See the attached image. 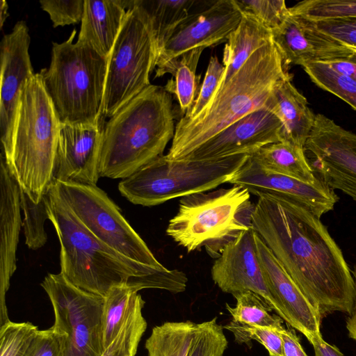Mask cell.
I'll return each instance as SVG.
<instances>
[{
  "label": "cell",
  "mask_w": 356,
  "mask_h": 356,
  "mask_svg": "<svg viewBox=\"0 0 356 356\" xmlns=\"http://www.w3.org/2000/svg\"><path fill=\"white\" fill-rule=\"evenodd\" d=\"M252 222L322 318L335 312H353L354 278L321 218L289 199L263 195Z\"/></svg>",
  "instance_id": "6da1fadb"
},
{
  "label": "cell",
  "mask_w": 356,
  "mask_h": 356,
  "mask_svg": "<svg viewBox=\"0 0 356 356\" xmlns=\"http://www.w3.org/2000/svg\"><path fill=\"white\" fill-rule=\"evenodd\" d=\"M48 219L57 234L60 273L74 286L104 297L113 287L139 291L157 289L184 292L188 278L181 270L158 268L124 257L93 236L79 221L54 186L46 195Z\"/></svg>",
  "instance_id": "7a4b0ae2"
},
{
  "label": "cell",
  "mask_w": 356,
  "mask_h": 356,
  "mask_svg": "<svg viewBox=\"0 0 356 356\" xmlns=\"http://www.w3.org/2000/svg\"><path fill=\"white\" fill-rule=\"evenodd\" d=\"M175 131L172 95L149 85L104 124L99 177L125 179L163 156Z\"/></svg>",
  "instance_id": "3957f363"
},
{
  "label": "cell",
  "mask_w": 356,
  "mask_h": 356,
  "mask_svg": "<svg viewBox=\"0 0 356 356\" xmlns=\"http://www.w3.org/2000/svg\"><path fill=\"white\" fill-rule=\"evenodd\" d=\"M288 74L273 40L257 49L197 116L181 118L166 158L184 159L234 122L265 106L276 83Z\"/></svg>",
  "instance_id": "277c9868"
},
{
  "label": "cell",
  "mask_w": 356,
  "mask_h": 356,
  "mask_svg": "<svg viewBox=\"0 0 356 356\" xmlns=\"http://www.w3.org/2000/svg\"><path fill=\"white\" fill-rule=\"evenodd\" d=\"M60 122L40 73L21 92L11 147L3 155L19 190L35 204L51 188Z\"/></svg>",
  "instance_id": "5b68a950"
},
{
  "label": "cell",
  "mask_w": 356,
  "mask_h": 356,
  "mask_svg": "<svg viewBox=\"0 0 356 356\" xmlns=\"http://www.w3.org/2000/svg\"><path fill=\"white\" fill-rule=\"evenodd\" d=\"M76 33L53 42L50 65L39 73L60 123L98 124L105 122L101 111L108 58L73 42Z\"/></svg>",
  "instance_id": "8992f818"
},
{
  "label": "cell",
  "mask_w": 356,
  "mask_h": 356,
  "mask_svg": "<svg viewBox=\"0 0 356 356\" xmlns=\"http://www.w3.org/2000/svg\"><path fill=\"white\" fill-rule=\"evenodd\" d=\"M254 207L250 192L238 185L186 195L166 234L188 252L204 247L217 259L229 243L252 228Z\"/></svg>",
  "instance_id": "52a82bcc"
},
{
  "label": "cell",
  "mask_w": 356,
  "mask_h": 356,
  "mask_svg": "<svg viewBox=\"0 0 356 356\" xmlns=\"http://www.w3.org/2000/svg\"><path fill=\"white\" fill-rule=\"evenodd\" d=\"M249 156L237 154L211 160L172 161L163 155L122 179L118 190L134 204L159 205L228 183Z\"/></svg>",
  "instance_id": "ba28073f"
},
{
  "label": "cell",
  "mask_w": 356,
  "mask_h": 356,
  "mask_svg": "<svg viewBox=\"0 0 356 356\" xmlns=\"http://www.w3.org/2000/svg\"><path fill=\"white\" fill-rule=\"evenodd\" d=\"M119 35L108 58L101 115L110 118L150 84L156 66L158 49L142 13L129 0Z\"/></svg>",
  "instance_id": "9c48e42d"
},
{
  "label": "cell",
  "mask_w": 356,
  "mask_h": 356,
  "mask_svg": "<svg viewBox=\"0 0 356 356\" xmlns=\"http://www.w3.org/2000/svg\"><path fill=\"white\" fill-rule=\"evenodd\" d=\"M53 186L83 226L98 240L138 263L162 268L120 208L97 185L55 181Z\"/></svg>",
  "instance_id": "30bf717a"
},
{
  "label": "cell",
  "mask_w": 356,
  "mask_h": 356,
  "mask_svg": "<svg viewBox=\"0 0 356 356\" xmlns=\"http://www.w3.org/2000/svg\"><path fill=\"white\" fill-rule=\"evenodd\" d=\"M53 307L51 327L58 334L63 356H102L104 297L70 282L60 272L41 283Z\"/></svg>",
  "instance_id": "8fae6325"
},
{
  "label": "cell",
  "mask_w": 356,
  "mask_h": 356,
  "mask_svg": "<svg viewBox=\"0 0 356 356\" xmlns=\"http://www.w3.org/2000/svg\"><path fill=\"white\" fill-rule=\"evenodd\" d=\"M304 149L318 177L356 201V134L318 113Z\"/></svg>",
  "instance_id": "7c38bea8"
},
{
  "label": "cell",
  "mask_w": 356,
  "mask_h": 356,
  "mask_svg": "<svg viewBox=\"0 0 356 356\" xmlns=\"http://www.w3.org/2000/svg\"><path fill=\"white\" fill-rule=\"evenodd\" d=\"M243 12L235 0H218L191 13L174 30L159 51L156 67L197 48L227 41L239 24Z\"/></svg>",
  "instance_id": "4fadbf2b"
},
{
  "label": "cell",
  "mask_w": 356,
  "mask_h": 356,
  "mask_svg": "<svg viewBox=\"0 0 356 356\" xmlns=\"http://www.w3.org/2000/svg\"><path fill=\"white\" fill-rule=\"evenodd\" d=\"M30 35L24 21H19L0 44V133L3 155L10 151L21 92L33 76L29 55Z\"/></svg>",
  "instance_id": "5bb4252c"
},
{
  "label": "cell",
  "mask_w": 356,
  "mask_h": 356,
  "mask_svg": "<svg viewBox=\"0 0 356 356\" xmlns=\"http://www.w3.org/2000/svg\"><path fill=\"white\" fill-rule=\"evenodd\" d=\"M257 197L269 195L289 199L321 218L332 211L339 197L319 177L312 183L267 170L251 156L229 181Z\"/></svg>",
  "instance_id": "9a60e30c"
},
{
  "label": "cell",
  "mask_w": 356,
  "mask_h": 356,
  "mask_svg": "<svg viewBox=\"0 0 356 356\" xmlns=\"http://www.w3.org/2000/svg\"><path fill=\"white\" fill-rule=\"evenodd\" d=\"M254 239L264 277L277 316L308 341L322 336L320 331L322 318L318 311L255 231Z\"/></svg>",
  "instance_id": "2e32d148"
},
{
  "label": "cell",
  "mask_w": 356,
  "mask_h": 356,
  "mask_svg": "<svg viewBox=\"0 0 356 356\" xmlns=\"http://www.w3.org/2000/svg\"><path fill=\"white\" fill-rule=\"evenodd\" d=\"M282 123L268 108L257 109L220 131L183 159L211 160L252 155L266 145L282 141Z\"/></svg>",
  "instance_id": "e0dca14e"
},
{
  "label": "cell",
  "mask_w": 356,
  "mask_h": 356,
  "mask_svg": "<svg viewBox=\"0 0 356 356\" xmlns=\"http://www.w3.org/2000/svg\"><path fill=\"white\" fill-rule=\"evenodd\" d=\"M272 39L287 70L291 65L302 67L311 62L328 63L356 57L354 49L321 31L310 20L290 12L272 30Z\"/></svg>",
  "instance_id": "ac0fdd59"
},
{
  "label": "cell",
  "mask_w": 356,
  "mask_h": 356,
  "mask_svg": "<svg viewBox=\"0 0 356 356\" xmlns=\"http://www.w3.org/2000/svg\"><path fill=\"white\" fill-rule=\"evenodd\" d=\"M254 230L241 233L229 243L216 259L211 270V277L220 289L232 296L250 291L275 307L265 282L254 244Z\"/></svg>",
  "instance_id": "d6986e66"
},
{
  "label": "cell",
  "mask_w": 356,
  "mask_h": 356,
  "mask_svg": "<svg viewBox=\"0 0 356 356\" xmlns=\"http://www.w3.org/2000/svg\"><path fill=\"white\" fill-rule=\"evenodd\" d=\"M104 124L60 123L54 181L97 184Z\"/></svg>",
  "instance_id": "ffe728a7"
},
{
  "label": "cell",
  "mask_w": 356,
  "mask_h": 356,
  "mask_svg": "<svg viewBox=\"0 0 356 356\" xmlns=\"http://www.w3.org/2000/svg\"><path fill=\"white\" fill-rule=\"evenodd\" d=\"M19 188L2 154L0 164V327L8 322L6 293L17 269L21 218Z\"/></svg>",
  "instance_id": "44dd1931"
},
{
  "label": "cell",
  "mask_w": 356,
  "mask_h": 356,
  "mask_svg": "<svg viewBox=\"0 0 356 356\" xmlns=\"http://www.w3.org/2000/svg\"><path fill=\"white\" fill-rule=\"evenodd\" d=\"M282 123V140L304 147L312 130L316 114L309 107L306 97L291 82L288 74L273 88L266 102Z\"/></svg>",
  "instance_id": "7402d4cb"
},
{
  "label": "cell",
  "mask_w": 356,
  "mask_h": 356,
  "mask_svg": "<svg viewBox=\"0 0 356 356\" xmlns=\"http://www.w3.org/2000/svg\"><path fill=\"white\" fill-rule=\"evenodd\" d=\"M127 10L120 0H85L77 42L108 58L124 22Z\"/></svg>",
  "instance_id": "603a6c76"
},
{
  "label": "cell",
  "mask_w": 356,
  "mask_h": 356,
  "mask_svg": "<svg viewBox=\"0 0 356 356\" xmlns=\"http://www.w3.org/2000/svg\"><path fill=\"white\" fill-rule=\"evenodd\" d=\"M242 12L239 24L229 35L224 47L222 65L225 70L216 93L236 73L252 54L273 40L272 31L268 26L254 15Z\"/></svg>",
  "instance_id": "cb8c5ba5"
},
{
  "label": "cell",
  "mask_w": 356,
  "mask_h": 356,
  "mask_svg": "<svg viewBox=\"0 0 356 356\" xmlns=\"http://www.w3.org/2000/svg\"><path fill=\"white\" fill-rule=\"evenodd\" d=\"M251 156L267 170L308 183L318 179L304 147L289 142L282 140L266 145Z\"/></svg>",
  "instance_id": "d4e9b609"
},
{
  "label": "cell",
  "mask_w": 356,
  "mask_h": 356,
  "mask_svg": "<svg viewBox=\"0 0 356 356\" xmlns=\"http://www.w3.org/2000/svg\"><path fill=\"white\" fill-rule=\"evenodd\" d=\"M142 13L154 36L158 51L176 27L191 13L195 0H129Z\"/></svg>",
  "instance_id": "484cf974"
},
{
  "label": "cell",
  "mask_w": 356,
  "mask_h": 356,
  "mask_svg": "<svg viewBox=\"0 0 356 356\" xmlns=\"http://www.w3.org/2000/svg\"><path fill=\"white\" fill-rule=\"evenodd\" d=\"M204 48H197L188 51L179 57L156 67L155 77L171 74L174 80H168L165 89L170 94H175L179 104L183 117L192 108L200 88L199 79L196 70L199 59Z\"/></svg>",
  "instance_id": "4316f807"
},
{
  "label": "cell",
  "mask_w": 356,
  "mask_h": 356,
  "mask_svg": "<svg viewBox=\"0 0 356 356\" xmlns=\"http://www.w3.org/2000/svg\"><path fill=\"white\" fill-rule=\"evenodd\" d=\"M197 327L189 320L154 327L145 343L147 356H188Z\"/></svg>",
  "instance_id": "83f0119b"
},
{
  "label": "cell",
  "mask_w": 356,
  "mask_h": 356,
  "mask_svg": "<svg viewBox=\"0 0 356 356\" xmlns=\"http://www.w3.org/2000/svg\"><path fill=\"white\" fill-rule=\"evenodd\" d=\"M145 301L138 291L128 286L112 288L104 297L102 312L104 349L113 341L121 327Z\"/></svg>",
  "instance_id": "f1b7e54d"
},
{
  "label": "cell",
  "mask_w": 356,
  "mask_h": 356,
  "mask_svg": "<svg viewBox=\"0 0 356 356\" xmlns=\"http://www.w3.org/2000/svg\"><path fill=\"white\" fill-rule=\"evenodd\" d=\"M236 305L231 307L226 304V309L237 323L269 327L281 331L283 320L279 316L271 314L273 311L268 303L259 295L244 291L233 295Z\"/></svg>",
  "instance_id": "f546056e"
},
{
  "label": "cell",
  "mask_w": 356,
  "mask_h": 356,
  "mask_svg": "<svg viewBox=\"0 0 356 356\" xmlns=\"http://www.w3.org/2000/svg\"><path fill=\"white\" fill-rule=\"evenodd\" d=\"M302 67L318 88L338 97L356 111V81L337 72L325 62H311Z\"/></svg>",
  "instance_id": "4dcf8cb0"
},
{
  "label": "cell",
  "mask_w": 356,
  "mask_h": 356,
  "mask_svg": "<svg viewBox=\"0 0 356 356\" xmlns=\"http://www.w3.org/2000/svg\"><path fill=\"white\" fill-rule=\"evenodd\" d=\"M19 195L21 209L24 213L22 225L25 243L29 248L38 250L44 246L47 240L44 229V222L48 219L46 195L38 204L20 190Z\"/></svg>",
  "instance_id": "1f68e13d"
},
{
  "label": "cell",
  "mask_w": 356,
  "mask_h": 356,
  "mask_svg": "<svg viewBox=\"0 0 356 356\" xmlns=\"http://www.w3.org/2000/svg\"><path fill=\"white\" fill-rule=\"evenodd\" d=\"M289 10L291 14L311 21L356 17V0H305Z\"/></svg>",
  "instance_id": "d6a6232c"
},
{
  "label": "cell",
  "mask_w": 356,
  "mask_h": 356,
  "mask_svg": "<svg viewBox=\"0 0 356 356\" xmlns=\"http://www.w3.org/2000/svg\"><path fill=\"white\" fill-rule=\"evenodd\" d=\"M138 309L121 327L102 356H135L147 323L143 313Z\"/></svg>",
  "instance_id": "836d02e7"
},
{
  "label": "cell",
  "mask_w": 356,
  "mask_h": 356,
  "mask_svg": "<svg viewBox=\"0 0 356 356\" xmlns=\"http://www.w3.org/2000/svg\"><path fill=\"white\" fill-rule=\"evenodd\" d=\"M197 331L188 356H223L228 341L217 318L197 323Z\"/></svg>",
  "instance_id": "e575fe53"
},
{
  "label": "cell",
  "mask_w": 356,
  "mask_h": 356,
  "mask_svg": "<svg viewBox=\"0 0 356 356\" xmlns=\"http://www.w3.org/2000/svg\"><path fill=\"white\" fill-rule=\"evenodd\" d=\"M38 330L30 322L3 324L0 327V356H24Z\"/></svg>",
  "instance_id": "d590c367"
},
{
  "label": "cell",
  "mask_w": 356,
  "mask_h": 356,
  "mask_svg": "<svg viewBox=\"0 0 356 356\" xmlns=\"http://www.w3.org/2000/svg\"><path fill=\"white\" fill-rule=\"evenodd\" d=\"M224 327L233 333L238 343L248 344L254 340L264 346L269 356H283L280 331L269 327L240 324L233 321Z\"/></svg>",
  "instance_id": "8d00e7d4"
},
{
  "label": "cell",
  "mask_w": 356,
  "mask_h": 356,
  "mask_svg": "<svg viewBox=\"0 0 356 356\" xmlns=\"http://www.w3.org/2000/svg\"><path fill=\"white\" fill-rule=\"evenodd\" d=\"M243 12L256 16L271 31L277 27L289 13L284 0H235Z\"/></svg>",
  "instance_id": "74e56055"
},
{
  "label": "cell",
  "mask_w": 356,
  "mask_h": 356,
  "mask_svg": "<svg viewBox=\"0 0 356 356\" xmlns=\"http://www.w3.org/2000/svg\"><path fill=\"white\" fill-rule=\"evenodd\" d=\"M225 67L217 56H211L203 82L200 87L197 98L191 109L181 118L192 120L197 116L208 105L215 95L223 78Z\"/></svg>",
  "instance_id": "f35d334b"
},
{
  "label": "cell",
  "mask_w": 356,
  "mask_h": 356,
  "mask_svg": "<svg viewBox=\"0 0 356 356\" xmlns=\"http://www.w3.org/2000/svg\"><path fill=\"white\" fill-rule=\"evenodd\" d=\"M40 4L49 15L53 26L58 27L81 22L85 0H40Z\"/></svg>",
  "instance_id": "ab89813d"
},
{
  "label": "cell",
  "mask_w": 356,
  "mask_h": 356,
  "mask_svg": "<svg viewBox=\"0 0 356 356\" xmlns=\"http://www.w3.org/2000/svg\"><path fill=\"white\" fill-rule=\"evenodd\" d=\"M311 22L321 31L356 51V17L330 18Z\"/></svg>",
  "instance_id": "60d3db41"
},
{
  "label": "cell",
  "mask_w": 356,
  "mask_h": 356,
  "mask_svg": "<svg viewBox=\"0 0 356 356\" xmlns=\"http://www.w3.org/2000/svg\"><path fill=\"white\" fill-rule=\"evenodd\" d=\"M24 356H63L58 334L51 327L38 330Z\"/></svg>",
  "instance_id": "b9f144b4"
},
{
  "label": "cell",
  "mask_w": 356,
  "mask_h": 356,
  "mask_svg": "<svg viewBox=\"0 0 356 356\" xmlns=\"http://www.w3.org/2000/svg\"><path fill=\"white\" fill-rule=\"evenodd\" d=\"M283 356H309L302 348L293 328L284 327L280 331Z\"/></svg>",
  "instance_id": "7bdbcfd3"
},
{
  "label": "cell",
  "mask_w": 356,
  "mask_h": 356,
  "mask_svg": "<svg viewBox=\"0 0 356 356\" xmlns=\"http://www.w3.org/2000/svg\"><path fill=\"white\" fill-rule=\"evenodd\" d=\"M327 63L337 72L356 81V57L347 59H339Z\"/></svg>",
  "instance_id": "ee69618b"
},
{
  "label": "cell",
  "mask_w": 356,
  "mask_h": 356,
  "mask_svg": "<svg viewBox=\"0 0 356 356\" xmlns=\"http://www.w3.org/2000/svg\"><path fill=\"white\" fill-rule=\"evenodd\" d=\"M309 341L314 348L315 356H344L337 346L324 341L322 336L314 337Z\"/></svg>",
  "instance_id": "f6af8a7d"
},
{
  "label": "cell",
  "mask_w": 356,
  "mask_h": 356,
  "mask_svg": "<svg viewBox=\"0 0 356 356\" xmlns=\"http://www.w3.org/2000/svg\"><path fill=\"white\" fill-rule=\"evenodd\" d=\"M353 276L355 286V303L353 312L346 321V328L349 337L356 342V264L354 266Z\"/></svg>",
  "instance_id": "bcb514c9"
},
{
  "label": "cell",
  "mask_w": 356,
  "mask_h": 356,
  "mask_svg": "<svg viewBox=\"0 0 356 356\" xmlns=\"http://www.w3.org/2000/svg\"><path fill=\"white\" fill-rule=\"evenodd\" d=\"M8 16V4L4 0H1L0 3V24L1 28L3 27V24L6 19Z\"/></svg>",
  "instance_id": "7dc6e473"
}]
</instances>
